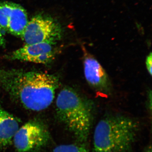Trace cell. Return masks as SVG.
<instances>
[{
    "label": "cell",
    "mask_w": 152,
    "mask_h": 152,
    "mask_svg": "<svg viewBox=\"0 0 152 152\" xmlns=\"http://www.w3.org/2000/svg\"><path fill=\"white\" fill-rule=\"evenodd\" d=\"M56 107L59 120L68 130L79 141H87L93 121L91 102L72 88L66 87L59 93Z\"/></svg>",
    "instance_id": "cell-3"
},
{
    "label": "cell",
    "mask_w": 152,
    "mask_h": 152,
    "mask_svg": "<svg viewBox=\"0 0 152 152\" xmlns=\"http://www.w3.org/2000/svg\"><path fill=\"white\" fill-rule=\"evenodd\" d=\"M54 44L44 42L27 45L12 52L6 58L10 60H18L36 64H47L53 59Z\"/></svg>",
    "instance_id": "cell-7"
},
{
    "label": "cell",
    "mask_w": 152,
    "mask_h": 152,
    "mask_svg": "<svg viewBox=\"0 0 152 152\" xmlns=\"http://www.w3.org/2000/svg\"><path fill=\"white\" fill-rule=\"evenodd\" d=\"M62 35L59 23L51 17L38 15L28 22L22 39L26 44L47 42L56 44Z\"/></svg>",
    "instance_id": "cell-4"
},
{
    "label": "cell",
    "mask_w": 152,
    "mask_h": 152,
    "mask_svg": "<svg viewBox=\"0 0 152 152\" xmlns=\"http://www.w3.org/2000/svg\"><path fill=\"white\" fill-rule=\"evenodd\" d=\"M28 22L26 11L21 6L0 2V27L5 31L21 38Z\"/></svg>",
    "instance_id": "cell-6"
},
{
    "label": "cell",
    "mask_w": 152,
    "mask_h": 152,
    "mask_svg": "<svg viewBox=\"0 0 152 152\" xmlns=\"http://www.w3.org/2000/svg\"><path fill=\"white\" fill-rule=\"evenodd\" d=\"M152 53H150L148 55L146 59V65L149 74L150 75H152Z\"/></svg>",
    "instance_id": "cell-11"
},
{
    "label": "cell",
    "mask_w": 152,
    "mask_h": 152,
    "mask_svg": "<svg viewBox=\"0 0 152 152\" xmlns=\"http://www.w3.org/2000/svg\"><path fill=\"white\" fill-rule=\"evenodd\" d=\"M19 127L18 120L8 112L0 107V147L9 145Z\"/></svg>",
    "instance_id": "cell-9"
},
{
    "label": "cell",
    "mask_w": 152,
    "mask_h": 152,
    "mask_svg": "<svg viewBox=\"0 0 152 152\" xmlns=\"http://www.w3.org/2000/svg\"><path fill=\"white\" fill-rule=\"evenodd\" d=\"M144 152H152L151 146H150L147 147Z\"/></svg>",
    "instance_id": "cell-13"
},
{
    "label": "cell",
    "mask_w": 152,
    "mask_h": 152,
    "mask_svg": "<svg viewBox=\"0 0 152 152\" xmlns=\"http://www.w3.org/2000/svg\"><path fill=\"white\" fill-rule=\"evenodd\" d=\"M50 140L47 127L41 122L31 121L19 127L12 141L18 152H34L43 148Z\"/></svg>",
    "instance_id": "cell-5"
},
{
    "label": "cell",
    "mask_w": 152,
    "mask_h": 152,
    "mask_svg": "<svg viewBox=\"0 0 152 152\" xmlns=\"http://www.w3.org/2000/svg\"><path fill=\"white\" fill-rule=\"evenodd\" d=\"M139 128V123L129 117L115 115L105 117L95 128L94 152H129Z\"/></svg>",
    "instance_id": "cell-2"
},
{
    "label": "cell",
    "mask_w": 152,
    "mask_h": 152,
    "mask_svg": "<svg viewBox=\"0 0 152 152\" xmlns=\"http://www.w3.org/2000/svg\"><path fill=\"white\" fill-rule=\"evenodd\" d=\"M84 60L85 78L89 85L103 94H107L111 89L108 76L97 60L86 54Z\"/></svg>",
    "instance_id": "cell-8"
},
{
    "label": "cell",
    "mask_w": 152,
    "mask_h": 152,
    "mask_svg": "<svg viewBox=\"0 0 152 152\" xmlns=\"http://www.w3.org/2000/svg\"><path fill=\"white\" fill-rule=\"evenodd\" d=\"M59 83L54 75L0 69V87L25 108L33 111L43 110L50 105Z\"/></svg>",
    "instance_id": "cell-1"
},
{
    "label": "cell",
    "mask_w": 152,
    "mask_h": 152,
    "mask_svg": "<svg viewBox=\"0 0 152 152\" xmlns=\"http://www.w3.org/2000/svg\"><path fill=\"white\" fill-rule=\"evenodd\" d=\"M5 31L0 27V47H4L6 45V39L5 38Z\"/></svg>",
    "instance_id": "cell-12"
},
{
    "label": "cell",
    "mask_w": 152,
    "mask_h": 152,
    "mask_svg": "<svg viewBox=\"0 0 152 152\" xmlns=\"http://www.w3.org/2000/svg\"><path fill=\"white\" fill-rule=\"evenodd\" d=\"M53 152H89L86 148L81 144H64L56 147Z\"/></svg>",
    "instance_id": "cell-10"
}]
</instances>
